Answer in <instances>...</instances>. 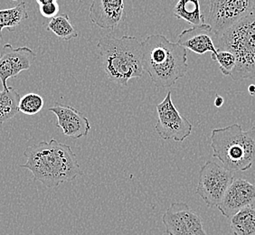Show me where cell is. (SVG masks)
Segmentation results:
<instances>
[{"mask_svg":"<svg viewBox=\"0 0 255 235\" xmlns=\"http://www.w3.org/2000/svg\"><path fill=\"white\" fill-rule=\"evenodd\" d=\"M26 163L20 167L28 169L35 181L53 189L65 182L74 181L81 168L72 147L51 139L28 147L24 152Z\"/></svg>","mask_w":255,"mask_h":235,"instance_id":"1","label":"cell"},{"mask_svg":"<svg viewBox=\"0 0 255 235\" xmlns=\"http://www.w3.org/2000/svg\"><path fill=\"white\" fill-rule=\"evenodd\" d=\"M144 71L157 88H168L187 73V51L163 34H151L141 43Z\"/></svg>","mask_w":255,"mask_h":235,"instance_id":"2","label":"cell"},{"mask_svg":"<svg viewBox=\"0 0 255 235\" xmlns=\"http://www.w3.org/2000/svg\"><path fill=\"white\" fill-rule=\"evenodd\" d=\"M103 67L111 81L127 86L129 80L144 75L141 43L134 36H103L97 44Z\"/></svg>","mask_w":255,"mask_h":235,"instance_id":"3","label":"cell"},{"mask_svg":"<svg viewBox=\"0 0 255 235\" xmlns=\"http://www.w3.org/2000/svg\"><path fill=\"white\" fill-rule=\"evenodd\" d=\"M213 157L230 171H246L255 160V126L245 130L240 124L215 128L211 132Z\"/></svg>","mask_w":255,"mask_h":235,"instance_id":"4","label":"cell"},{"mask_svg":"<svg viewBox=\"0 0 255 235\" xmlns=\"http://www.w3.org/2000/svg\"><path fill=\"white\" fill-rule=\"evenodd\" d=\"M216 49L236 56V68L231 74L234 81L255 80V9L217 36Z\"/></svg>","mask_w":255,"mask_h":235,"instance_id":"5","label":"cell"},{"mask_svg":"<svg viewBox=\"0 0 255 235\" xmlns=\"http://www.w3.org/2000/svg\"><path fill=\"white\" fill-rule=\"evenodd\" d=\"M234 180V172L213 160L206 162L199 171L196 194L208 207H217Z\"/></svg>","mask_w":255,"mask_h":235,"instance_id":"6","label":"cell"},{"mask_svg":"<svg viewBox=\"0 0 255 235\" xmlns=\"http://www.w3.org/2000/svg\"><path fill=\"white\" fill-rule=\"evenodd\" d=\"M209 4L206 24L216 37L255 9V0H212Z\"/></svg>","mask_w":255,"mask_h":235,"instance_id":"7","label":"cell"},{"mask_svg":"<svg viewBox=\"0 0 255 235\" xmlns=\"http://www.w3.org/2000/svg\"><path fill=\"white\" fill-rule=\"evenodd\" d=\"M157 121L155 130L164 140L183 142L191 135L193 125L182 116L172 102L171 92H168L161 103L156 105Z\"/></svg>","mask_w":255,"mask_h":235,"instance_id":"8","label":"cell"},{"mask_svg":"<svg viewBox=\"0 0 255 235\" xmlns=\"http://www.w3.org/2000/svg\"><path fill=\"white\" fill-rule=\"evenodd\" d=\"M168 235H207L201 217L184 202H175L162 216Z\"/></svg>","mask_w":255,"mask_h":235,"instance_id":"9","label":"cell"},{"mask_svg":"<svg viewBox=\"0 0 255 235\" xmlns=\"http://www.w3.org/2000/svg\"><path fill=\"white\" fill-rule=\"evenodd\" d=\"M36 58L34 51L26 46L14 48L12 44H5L0 54V80L3 90H8L7 81L23 72L29 70Z\"/></svg>","mask_w":255,"mask_h":235,"instance_id":"10","label":"cell"},{"mask_svg":"<svg viewBox=\"0 0 255 235\" xmlns=\"http://www.w3.org/2000/svg\"><path fill=\"white\" fill-rule=\"evenodd\" d=\"M255 202V185L246 179H235L227 189L221 203L217 206L223 216L231 218Z\"/></svg>","mask_w":255,"mask_h":235,"instance_id":"11","label":"cell"},{"mask_svg":"<svg viewBox=\"0 0 255 235\" xmlns=\"http://www.w3.org/2000/svg\"><path fill=\"white\" fill-rule=\"evenodd\" d=\"M48 111L56 116V127H60L65 136L80 138L86 137L90 132L91 124L88 118L74 107L56 103Z\"/></svg>","mask_w":255,"mask_h":235,"instance_id":"12","label":"cell"},{"mask_svg":"<svg viewBox=\"0 0 255 235\" xmlns=\"http://www.w3.org/2000/svg\"><path fill=\"white\" fill-rule=\"evenodd\" d=\"M123 0H94L90 6L92 23L103 29L116 28L125 17Z\"/></svg>","mask_w":255,"mask_h":235,"instance_id":"13","label":"cell"},{"mask_svg":"<svg viewBox=\"0 0 255 235\" xmlns=\"http://www.w3.org/2000/svg\"><path fill=\"white\" fill-rule=\"evenodd\" d=\"M216 36L212 32L211 27L207 24L193 26L182 31L178 35L177 44L185 49H188L197 54H204L210 52L212 56L217 54L213 37Z\"/></svg>","mask_w":255,"mask_h":235,"instance_id":"14","label":"cell"},{"mask_svg":"<svg viewBox=\"0 0 255 235\" xmlns=\"http://www.w3.org/2000/svg\"><path fill=\"white\" fill-rule=\"evenodd\" d=\"M174 15L178 19L185 20L193 26L205 25L206 17L202 13L200 2L198 0H180L175 8Z\"/></svg>","mask_w":255,"mask_h":235,"instance_id":"15","label":"cell"},{"mask_svg":"<svg viewBox=\"0 0 255 235\" xmlns=\"http://www.w3.org/2000/svg\"><path fill=\"white\" fill-rule=\"evenodd\" d=\"M231 229L235 235H255V208L247 206L231 217Z\"/></svg>","mask_w":255,"mask_h":235,"instance_id":"16","label":"cell"},{"mask_svg":"<svg viewBox=\"0 0 255 235\" xmlns=\"http://www.w3.org/2000/svg\"><path fill=\"white\" fill-rule=\"evenodd\" d=\"M29 15L25 2H20L14 7L0 9V38L5 28L13 32L23 20L27 19Z\"/></svg>","mask_w":255,"mask_h":235,"instance_id":"17","label":"cell"},{"mask_svg":"<svg viewBox=\"0 0 255 235\" xmlns=\"http://www.w3.org/2000/svg\"><path fill=\"white\" fill-rule=\"evenodd\" d=\"M19 93L9 86L8 90L0 91V124L5 123L19 113Z\"/></svg>","mask_w":255,"mask_h":235,"instance_id":"18","label":"cell"},{"mask_svg":"<svg viewBox=\"0 0 255 235\" xmlns=\"http://www.w3.org/2000/svg\"><path fill=\"white\" fill-rule=\"evenodd\" d=\"M47 30L52 31L56 36L65 41L77 38L78 32L70 22L67 14L56 15L47 25Z\"/></svg>","mask_w":255,"mask_h":235,"instance_id":"19","label":"cell"},{"mask_svg":"<svg viewBox=\"0 0 255 235\" xmlns=\"http://www.w3.org/2000/svg\"><path fill=\"white\" fill-rule=\"evenodd\" d=\"M44 104V99L39 94L27 93L20 99L18 110L25 115L33 116L42 111Z\"/></svg>","mask_w":255,"mask_h":235,"instance_id":"20","label":"cell"},{"mask_svg":"<svg viewBox=\"0 0 255 235\" xmlns=\"http://www.w3.org/2000/svg\"><path fill=\"white\" fill-rule=\"evenodd\" d=\"M219 64V69L225 76H231L236 68V59L234 54L227 51H217L216 56H212Z\"/></svg>","mask_w":255,"mask_h":235,"instance_id":"21","label":"cell"},{"mask_svg":"<svg viewBox=\"0 0 255 235\" xmlns=\"http://www.w3.org/2000/svg\"><path fill=\"white\" fill-rule=\"evenodd\" d=\"M41 15L45 18H54L59 12V5L55 0H37Z\"/></svg>","mask_w":255,"mask_h":235,"instance_id":"22","label":"cell"},{"mask_svg":"<svg viewBox=\"0 0 255 235\" xmlns=\"http://www.w3.org/2000/svg\"><path fill=\"white\" fill-rule=\"evenodd\" d=\"M225 103V100L224 98L220 96V95H216V100H215V106L217 107V108H220L223 106V104Z\"/></svg>","mask_w":255,"mask_h":235,"instance_id":"23","label":"cell"},{"mask_svg":"<svg viewBox=\"0 0 255 235\" xmlns=\"http://www.w3.org/2000/svg\"><path fill=\"white\" fill-rule=\"evenodd\" d=\"M248 92L250 93L252 96H255V84H252L249 86V88H248Z\"/></svg>","mask_w":255,"mask_h":235,"instance_id":"24","label":"cell"}]
</instances>
